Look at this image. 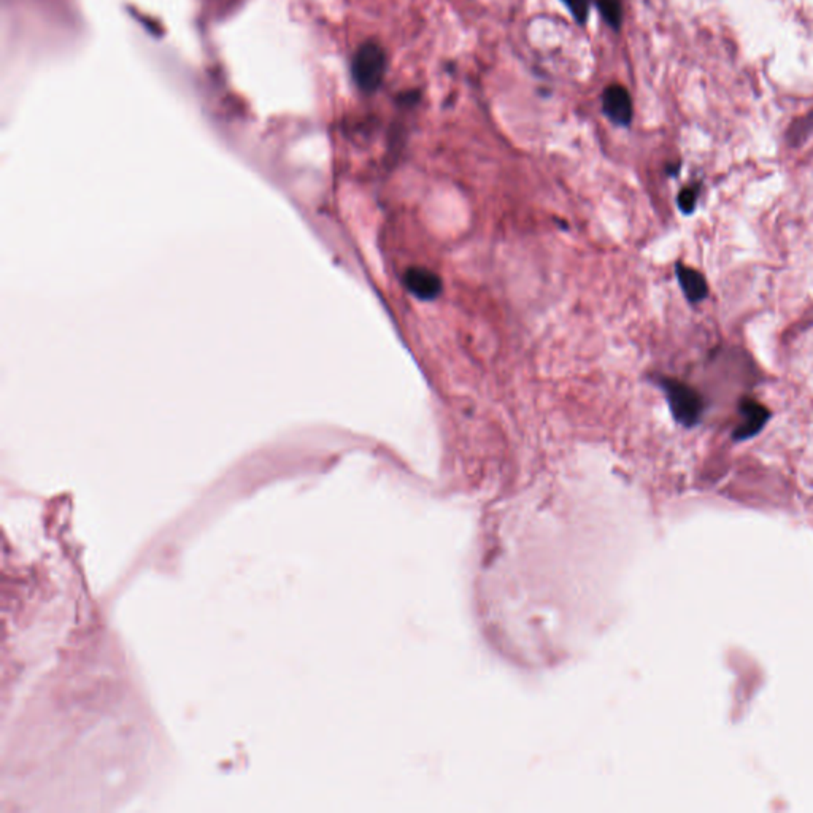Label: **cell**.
<instances>
[{
  "label": "cell",
  "mask_w": 813,
  "mask_h": 813,
  "mask_svg": "<svg viewBox=\"0 0 813 813\" xmlns=\"http://www.w3.org/2000/svg\"><path fill=\"white\" fill-rule=\"evenodd\" d=\"M658 385L664 391L674 420L683 428L697 426L702 420L705 402L696 387L677 378L661 377Z\"/></svg>",
  "instance_id": "6da1fadb"
},
{
  "label": "cell",
  "mask_w": 813,
  "mask_h": 813,
  "mask_svg": "<svg viewBox=\"0 0 813 813\" xmlns=\"http://www.w3.org/2000/svg\"><path fill=\"white\" fill-rule=\"evenodd\" d=\"M386 72V54L378 43L366 42L353 56L352 73L354 83L366 94L380 87Z\"/></svg>",
  "instance_id": "7a4b0ae2"
},
{
  "label": "cell",
  "mask_w": 813,
  "mask_h": 813,
  "mask_svg": "<svg viewBox=\"0 0 813 813\" xmlns=\"http://www.w3.org/2000/svg\"><path fill=\"white\" fill-rule=\"evenodd\" d=\"M737 410L742 416L740 426H737L733 433L734 442H743L748 439H753L758 435L767 421L772 418L771 410L767 409L764 404L758 402L753 397H742L737 405Z\"/></svg>",
  "instance_id": "3957f363"
},
{
  "label": "cell",
  "mask_w": 813,
  "mask_h": 813,
  "mask_svg": "<svg viewBox=\"0 0 813 813\" xmlns=\"http://www.w3.org/2000/svg\"><path fill=\"white\" fill-rule=\"evenodd\" d=\"M602 108L607 118L618 124V126H629L631 121H633L631 96L620 85H612L604 91Z\"/></svg>",
  "instance_id": "277c9868"
},
{
  "label": "cell",
  "mask_w": 813,
  "mask_h": 813,
  "mask_svg": "<svg viewBox=\"0 0 813 813\" xmlns=\"http://www.w3.org/2000/svg\"><path fill=\"white\" fill-rule=\"evenodd\" d=\"M404 283L411 294L421 300H434L442 292V280L426 267H410L404 275Z\"/></svg>",
  "instance_id": "5b68a950"
},
{
  "label": "cell",
  "mask_w": 813,
  "mask_h": 813,
  "mask_svg": "<svg viewBox=\"0 0 813 813\" xmlns=\"http://www.w3.org/2000/svg\"><path fill=\"white\" fill-rule=\"evenodd\" d=\"M675 273H677V280L680 283L681 291H683L686 300L690 304H700L702 300L709 297V285L702 273L696 268H693L686 264L677 262L675 264Z\"/></svg>",
  "instance_id": "8992f818"
},
{
  "label": "cell",
  "mask_w": 813,
  "mask_h": 813,
  "mask_svg": "<svg viewBox=\"0 0 813 813\" xmlns=\"http://www.w3.org/2000/svg\"><path fill=\"white\" fill-rule=\"evenodd\" d=\"M597 8L610 27L620 29L623 20V8L620 0H597Z\"/></svg>",
  "instance_id": "52a82bcc"
},
{
  "label": "cell",
  "mask_w": 813,
  "mask_h": 813,
  "mask_svg": "<svg viewBox=\"0 0 813 813\" xmlns=\"http://www.w3.org/2000/svg\"><path fill=\"white\" fill-rule=\"evenodd\" d=\"M697 200H699V185L683 187V190L680 191L678 199H677V204H678V209L681 210V213L693 215L694 210H696V207H697Z\"/></svg>",
  "instance_id": "ba28073f"
},
{
  "label": "cell",
  "mask_w": 813,
  "mask_h": 813,
  "mask_svg": "<svg viewBox=\"0 0 813 813\" xmlns=\"http://www.w3.org/2000/svg\"><path fill=\"white\" fill-rule=\"evenodd\" d=\"M562 4H564L569 11H571L575 21L580 24H583L586 21L588 11H590V2H588V0H562Z\"/></svg>",
  "instance_id": "9c48e42d"
},
{
  "label": "cell",
  "mask_w": 813,
  "mask_h": 813,
  "mask_svg": "<svg viewBox=\"0 0 813 813\" xmlns=\"http://www.w3.org/2000/svg\"><path fill=\"white\" fill-rule=\"evenodd\" d=\"M418 100H420V92L416 91H409L399 96V104L402 105H415Z\"/></svg>",
  "instance_id": "30bf717a"
}]
</instances>
